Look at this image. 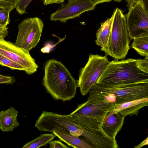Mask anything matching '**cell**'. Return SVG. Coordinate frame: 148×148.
<instances>
[{
    "label": "cell",
    "instance_id": "cell-28",
    "mask_svg": "<svg viewBox=\"0 0 148 148\" xmlns=\"http://www.w3.org/2000/svg\"><path fill=\"white\" fill-rule=\"evenodd\" d=\"M45 5L51 4L53 3H63L65 0H42Z\"/></svg>",
    "mask_w": 148,
    "mask_h": 148
},
{
    "label": "cell",
    "instance_id": "cell-27",
    "mask_svg": "<svg viewBox=\"0 0 148 148\" xmlns=\"http://www.w3.org/2000/svg\"><path fill=\"white\" fill-rule=\"evenodd\" d=\"M8 28L3 26L0 24V38L4 39L8 35Z\"/></svg>",
    "mask_w": 148,
    "mask_h": 148
},
{
    "label": "cell",
    "instance_id": "cell-30",
    "mask_svg": "<svg viewBox=\"0 0 148 148\" xmlns=\"http://www.w3.org/2000/svg\"><path fill=\"white\" fill-rule=\"evenodd\" d=\"M148 144V137H147L140 144L134 147L135 148H140Z\"/></svg>",
    "mask_w": 148,
    "mask_h": 148
},
{
    "label": "cell",
    "instance_id": "cell-2",
    "mask_svg": "<svg viewBox=\"0 0 148 148\" xmlns=\"http://www.w3.org/2000/svg\"><path fill=\"white\" fill-rule=\"evenodd\" d=\"M42 82L47 92L54 100L69 101L75 95L77 81L60 61L51 59L46 62Z\"/></svg>",
    "mask_w": 148,
    "mask_h": 148
},
{
    "label": "cell",
    "instance_id": "cell-24",
    "mask_svg": "<svg viewBox=\"0 0 148 148\" xmlns=\"http://www.w3.org/2000/svg\"><path fill=\"white\" fill-rule=\"evenodd\" d=\"M10 13L8 11L0 8V24L4 27H7L10 23Z\"/></svg>",
    "mask_w": 148,
    "mask_h": 148
},
{
    "label": "cell",
    "instance_id": "cell-5",
    "mask_svg": "<svg viewBox=\"0 0 148 148\" xmlns=\"http://www.w3.org/2000/svg\"><path fill=\"white\" fill-rule=\"evenodd\" d=\"M87 101L102 98L110 94L116 97L115 104L148 97V83H143L120 88H111L96 83L89 92Z\"/></svg>",
    "mask_w": 148,
    "mask_h": 148
},
{
    "label": "cell",
    "instance_id": "cell-6",
    "mask_svg": "<svg viewBox=\"0 0 148 148\" xmlns=\"http://www.w3.org/2000/svg\"><path fill=\"white\" fill-rule=\"evenodd\" d=\"M35 126L40 132H51L53 130L60 129L68 131L73 136H82L84 138L88 130L67 115L46 111H44L38 118Z\"/></svg>",
    "mask_w": 148,
    "mask_h": 148
},
{
    "label": "cell",
    "instance_id": "cell-25",
    "mask_svg": "<svg viewBox=\"0 0 148 148\" xmlns=\"http://www.w3.org/2000/svg\"><path fill=\"white\" fill-rule=\"evenodd\" d=\"M16 82L14 76H5L0 74V84H12Z\"/></svg>",
    "mask_w": 148,
    "mask_h": 148
},
{
    "label": "cell",
    "instance_id": "cell-29",
    "mask_svg": "<svg viewBox=\"0 0 148 148\" xmlns=\"http://www.w3.org/2000/svg\"><path fill=\"white\" fill-rule=\"evenodd\" d=\"M90 2L95 6L99 3L104 2H108L111 1L112 0H87Z\"/></svg>",
    "mask_w": 148,
    "mask_h": 148
},
{
    "label": "cell",
    "instance_id": "cell-32",
    "mask_svg": "<svg viewBox=\"0 0 148 148\" xmlns=\"http://www.w3.org/2000/svg\"><path fill=\"white\" fill-rule=\"evenodd\" d=\"M113 1L119 3L121 2L122 0H113Z\"/></svg>",
    "mask_w": 148,
    "mask_h": 148
},
{
    "label": "cell",
    "instance_id": "cell-21",
    "mask_svg": "<svg viewBox=\"0 0 148 148\" xmlns=\"http://www.w3.org/2000/svg\"><path fill=\"white\" fill-rule=\"evenodd\" d=\"M19 0H0V8L10 12L15 8Z\"/></svg>",
    "mask_w": 148,
    "mask_h": 148
},
{
    "label": "cell",
    "instance_id": "cell-4",
    "mask_svg": "<svg viewBox=\"0 0 148 148\" xmlns=\"http://www.w3.org/2000/svg\"><path fill=\"white\" fill-rule=\"evenodd\" d=\"M112 29L108 47L101 49L106 55L115 60L124 59L130 49V40L127 29L125 15L117 8L113 14Z\"/></svg>",
    "mask_w": 148,
    "mask_h": 148
},
{
    "label": "cell",
    "instance_id": "cell-1",
    "mask_svg": "<svg viewBox=\"0 0 148 148\" xmlns=\"http://www.w3.org/2000/svg\"><path fill=\"white\" fill-rule=\"evenodd\" d=\"M136 59L129 58L109 62L97 79L96 83L111 88L148 83V73L136 67Z\"/></svg>",
    "mask_w": 148,
    "mask_h": 148
},
{
    "label": "cell",
    "instance_id": "cell-26",
    "mask_svg": "<svg viewBox=\"0 0 148 148\" xmlns=\"http://www.w3.org/2000/svg\"><path fill=\"white\" fill-rule=\"evenodd\" d=\"M50 148H69L70 147L58 140H52L49 143Z\"/></svg>",
    "mask_w": 148,
    "mask_h": 148
},
{
    "label": "cell",
    "instance_id": "cell-10",
    "mask_svg": "<svg viewBox=\"0 0 148 148\" xmlns=\"http://www.w3.org/2000/svg\"><path fill=\"white\" fill-rule=\"evenodd\" d=\"M0 54L22 66L24 71L30 75L35 73L38 66L27 51L16 46L4 39L0 38Z\"/></svg>",
    "mask_w": 148,
    "mask_h": 148
},
{
    "label": "cell",
    "instance_id": "cell-23",
    "mask_svg": "<svg viewBox=\"0 0 148 148\" xmlns=\"http://www.w3.org/2000/svg\"><path fill=\"white\" fill-rule=\"evenodd\" d=\"M32 0H19L15 8L16 11L20 14L26 13V8Z\"/></svg>",
    "mask_w": 148,
    "mask_h": 148
},
{
    "label": "cell",
    "instance_id": "cell-13",
    "mask_svg": "<svg viewBox=\"0 0 148 148\" xmlns=\"http://www.w3.org/2000/svg\"><path fill=\"white\" fill-rule=\"evenodd\" d=\"M52 133L69 146L75 148H93L85 139L74 136L65 130L57 129L52 130Z\"/></svg>",
    "mask_w": 148,
    "mask_h": 148
},
{
    "label": "cell",
    "instance_id": "cell-7",
    "mask_svg": "<svg viewBox=\"0 0 148 148\" xmlns=\"http://www.w3.org/2000/svg\"><path fill=\"white\" fill-rule=\"evenodd\" d=\"M107 56L91 54L89 55L87 63L80 70L77 81V87L82 96L87 95L93 87L109 62Z\"/></svg>",
    "mask_w": 148,
    "mask_h": 148
},
{
    "label": "cell",
    "instance_id": "cell-18",
    "mask_svg": "<svg viewBox=\"0 0 148 148\" xmlns=\"http://www.w3.org/2000/svg\"><path fill=\"white\" fill-rule=\"evenodd\" d=\"M147 102H148V97L133 100L119 104L115 103L113 109L107 114L104 119L107 118L114 113L118 112L131 106L137 105Z\"/></svg>",
    "mask_w": 148,
    "mask_h": 148
},
{
    "label": "cell",
    "instance_id": "cell-16",
    "mask_svg": "<svg viewBox=\"0 0 148 148\" xmlns=\"http://www.w3.org/2000/svg\"><path fill=\"white\" fill-rule=\"evenodd\" d=\"M56 137V135L53 133L42 134L27 143L22 147V148H38L46 146Z\"/></svg>",
    "mask_w": 148,
    "mask_h": 148
},
{
    "label": "cell",
    "instance_id": "cell-31",
    "mask_svg": "<svg viewBox=\"0 0 148 148\" xmlns=\"http://www.w3.org/2000/svg\"><path fill=\"white\" fill-rule=\"evenodd\" d=\"M138 0H125L129 8L136 2Z\"/></svg>",
    "mask_w": 148,
    "mask_h": 148
},
{
    "label": "cell",
    "instance_id": "cell-19",
    "mask_svg": "<svg viewBox=\"0 0 148 148\" xmlns=\"http://www.w3.org/2000/svg\"><path fill=\"white\" fill-rule=\"evenodd\" d=\"M148 102H147L137 105L131 106L118 112L124 118L127 115L130 116L134 115L136 116L141 108L148 106Z\"/></svg>",
    "mask_w": 148,
    "mask_h": 148
},
{
    "label": "cell",
    "instance_id": "cell-20",
    "mask_svg": "<svg viewBox=\"0 0 148 148\" xmlns=\"http://www.w3.org/2000/svg\"><path fill=\"white\" fill-rule=\"evenodd\" d=\"M0 64L3 66L8 67L12 70L24 71V68L22 66L0 54Z\"/></svg>",
    "mask_w": 148,
    "mask_h": 148
},
{
    "label": "cell",
    "instance_id": "cell-12",
    "mask_svg": "<svg viewBox=\"0 0 148 148\" xmlns=\"http://www.w3.org/2000/svg\"><path fill=\"white\" fill-rule=\"evenodd\" d=\"M124 119L119 112L114 113L104 119L102 129L109 137L116 138L117 133L122 128Z\"/></svg>",
    "mask_w": 148,
    "mask_h": 148
},
{
    "label": "cell",
    "instance_id": "cell-11",
    "mask_svg": "<svg viewBox=\"0 0 148 148\" xmlns=\"http://www.w3.org/2000/svg\"><path fill=\"white\" fill-rule=\"evenodd\" d=\"M95 6L87 0H68L51 14L50 19L65 23L68 20L79 17L84 12L93 10Z\"/></svg>",
    "mask_w": 148,
    "mask_h": 148
},
{
    "label": "cell",
    "instance_id": "cell-17",
    "mask_svg": "<svg viewBox=\"0 0 148 148\" xmlns=\"http://www.w3.org/2000/svg\"><path fill=\"white\" fill-rule=\"evenodd\" d=\"M131 47L141 56L148 57V37L134 38Z\"/></svg>",
    "mask_w": 148,
    "mask_h": 148
},
{
    "label": "cell",
    "instance_id": "cell-14",
    "mask_svg": "<svg viewBox=\"0 0 148 148\" xmlns=\"http://www.w3.org/2000/svg\"><path fill=\"white\" fill-rule=\"evenodd\" d=\"M18 113L13 106L0 112V129L3 132H12L19 125L17 120Z\"/></svg>",
    "mask_w": 148,
    "mask_h": 148
},
{
    "label": "cell",
    "instance_id": "cell-15",
    "mask_svg": "<svg viewBox=\"0 0 148 148\" xmlns=\"http://www.w3.org/2000/svg\"><path fill=\"white\" fill-rule=\"evenodd\" d=\"M113 18L112 14L110 18L102 23L96 32V39L95 42L97 45L101 47V49H105L108 46L111 30Z\"/></svg>",
    "mask_w": 148,
    "mask_h": 148
},
{
    "label": "cell",
    "instance_id": "cell-8",
    "mask_svg": "<svg viewBox=\"0 0 148 148\" xmlns=\"http://www.w3.org/2000/svg\"><path fill=\"white\" fill-rule=\"evenodd\" d=\"M44 23L37 17L28 18L22 20L18 25V32L15 45L29 51L39 41Z\"/></svg>",
    "mask_w": 148,
    "mask_h": 148
},
{
    "label": "cell",
    "instance_id": "cell-22",
    "mask_svg": "<svg viewBox=\"0 0 148 148\" xmlns=\"http://www.w3.org/2000/svg\"><path fill=\"white\" fill-rule=\"evenodd\" d=\"M136 67L140 71L148 73V57H146L144 59H136Z\"/></svg>",
    "mask_w": 148,
    "mask_h": 148
},
{
    "label": "cell",
    "instance_id": "cell-3",
    "mask_svg": "<svg viewBox=\"0 0 148 148\" xmlns=\"http://www.w3.org/2000/svg\"><path fill=\"white\" fill-rule=\"evenodd\" d=\"M115 103H105L98 100L86 101L77 105L67 116L80 125L92 130L102 129L107 114L113 108Z\"/></svg>",
    "mask_w": 148,
    "mask_h": 148
},
{
    "label": "cell",
    "instance_id": "cell-9",
    "mask_svg": "<svg viewBox=\"0 0 148 148\" xmlns=\"http://www.w3.org/2000/svg\"><path fill=\"white\" fill-rule=\"evenodd\" d=\"M125 16L130 40L148 37V12L143 0H138L130 6Z\"/></svg>",
    "mask_w": 148,
    "mask_h": 148
}]
</instances>
